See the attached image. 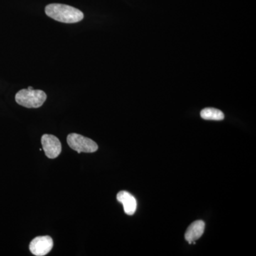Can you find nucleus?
<instances>
[{"mask_svg":"<svg viewBox=\"0 0 256 256\" xmlns=\"http://www.w3.org/2000/svg\"><path fill=\"white\" fill-rule=\"evenodd\" d=\"M201 117L207 120H222L224 119V114L218 109L207 108L201 111Z\"/></svg>","mask_w":256,"mask_h":256,"instance_id":"6e6552de","label":"nucleus"},{"mask_svg":"<svg viewBox=\"0 0 256 256\" xmlns=\"http://www.w3.org/2000/svg\"><path fill=\"white\" fill-rule=\"evenodd\" d=\"M205 223L203 220H198L194 222L188 226L186 233H185V239L192 244L194 242H196L203 235L204 232Z\"/></svg>","mask_w":256,"mask_h":256,"instance_id":"0eeeda50","label":"nucleus"},{"mask_svg":"<svg viewBox=\"0 0 256 256\" xmlns=\"http://www.w3.org/2000/svg\"><path fill=\"white\" fill-rule=\"evenodd\" d=\"M117 200L124 205L126 214H134L137 210V201L131 194L126 191L120 192L117 195Z\"/></svg>","mask_w":256,"mask_h":256,"instance_id":"423d86ee","label":"nucleus"},{"mask_svg":"<svg viewBox=\"0 0 256 256\" xmlns=\"http://www.w3.org/2000/svg\"><path fill=\"white\" fill-rule=\"evenodd\" d=\"M54 242L48 236H38L30 242V250L36 256H44L48 254L53 248Z\"/></svg>","mask_w":256,"mask_h":256,"instance_id":"20e7f679","label":"nucleus"},{"mask_svg":"<svg viewBox=\"0 0 256 256\" xmlns=\"http://www.w3.org/2000/svg\"><path fill=\"white\" fill-rule=\"evenodd\" d=\"M42 144L47 158L54 159L62 152L60 140L52 134H45L42 138Z\"/></svg>","mask_w":256,"mask_h":256,"instance_id":"39448f33","label":"nucleus"},{"mask_svg":"<svg viewBox=\"0 0 256 256\" xmlns=\"http://www.w3.org/2000/svg\"><path fill=\"white\" fill-rule=\"evenodd\" d=\"M47 16L56 21L66 24H73L82 21L84 13L80 10L62 4H50L45 8Z\"/></svg>","mask_w":256,"mask_h":256,"instance_id":"f257e3e1","label":"nucleus"},{"mask_svg":"<svg viewBox=\"0 0 256 256\" xmlns=\"http://www.w3.org/2000/svg\"><path fill=\"white\" fill-rule=\"evenodd\" d=\"M67 142L72 150L77 152H95L98 149V146L90 138L84 137L76 133L69 134L67 137Z\"/></svg>","mask_w":256,"mask_h":256,"instance_id":"7ed1b4c3","label":"nucleus"},{"mask_svg":"<svg viewBox=\"0 0 256 256\" xmlns=\"http://www.w3.org/2000/svg\"><path fill=\"white\" fill-rule=\"evenodd\" d=\"M28 89H30V90H32V89H33V88L30 86L28 88Z\"/></svg>","mask_w":256,"mask_h":256,"instance_id":"1a4fd4ad","label":"nucleus"},{"mask_svg":"<svg viewBox=\"0 0 256 256\" xmlns=\"http://www.w3.org/2000/svg\"><path fill=\"white\" fill-rule=\"evenodd\" d=\"M46 94L41 90L22 89L16 92L15 100L18 105L28 108L41 107L46 100Z\"/></svg>","mask_w":256,"mask_h":256,"instance_id":"f03ea898","label":"nucleus"}]
</instances>
